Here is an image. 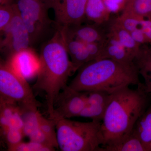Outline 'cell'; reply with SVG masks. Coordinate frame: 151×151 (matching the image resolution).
Returning <instances> with one entry per match:
<instances>
[{
  "instance_id": "cell-20",
  "label": "cell",
  "mask_w": 151,
  "mask_h": 151,
  "mask_svg": "<svg viewBox=\"0 0 151 151\" xmlns=\"http://www.w3.org/2000/svg\"><path fill=\"white\" fill-rule=\"evenodd\" d=\"M109 12L103 0H88L85 10L86 19L101 24L107 20Z\"/></svg>"
},
{
  "instance_id": "cell-15",
  "label": "cell",
  "mask_w": 151,
  "mask_h": 151,
  "mask_svg": "<svg viewBox=\"0 0 151 151\" xmlns=\"http://www.w3.org/2000/svg\"><path fill=\"white\" fill-rule=\"evenodd\" d=\"M106 31L107 35L119 41L134 59L141 45L134 40L130 32L119 25L115 19L108 23Z\"/></svg>"
},
{
  "instance_id": "cell-2",
  "label": "cell",
  "mask_w": 151,
  "mask_h": 151,
  "mask_svg": "<svg viewBox=\"0 0 151 151\" xmlns=\"http://www.w3.org/2000/svg\"><path fill=\"white\" fill-rule=\"evenodd\" d=\"M39 58L40 65L33 89L45 93L49 118L52 119L55 100L73 74L71 60L59 29L42 47Z\"/></svg>"
},
{
  "instance_id": "cell-9",
  "label": "cell",
  "mask_w": 151,
  "mask_h": 151,
  "mask_svg": "<svg viewBox=\"0 0 151 151\" xmlns=\"http://www.w3.org/2000/svg\"><path fill=\"white\" fill-rule=\"evenodd\" d=\"M86 92H79L65 86L58 96L52 119L56 122L62 119L79 117L86 105Z\"/></svg>"
},
{
  "instance_id": "cell-24",
  "label": "cell",
  "mask_w": 151,
  "mask_h": 151,
  "mask_svg": "<svg viewBox=\"0 0 151 151\" xmlns=\"http://www.w3.org/2000/svg\"><path fill=\"white\" fill-rule=\"evenodd\" d=\"M17 6L14 2L0 5V31L3 32L13 18Z\"/></svg>"
},
{
  "instance_id": "cell-11",
  "label": "cell",
  "mask_w": 151,
  "mask_h": 151,
  "mask_svg": "<svg viewBox=\"0 0 151 151\" xmlns=\"http://www.w3.org/2000/svg\"><path fill=\"white\" fill-rule=\"evenodd\" d=\"M86 92V106L79 117L102 122L113 93L100 90Z\"/></svg>"
},
{
  "instance_id": "cell-21",
  "label": "cell",
  "mask_w": 151,
  "mask_h": 151,
  "mask_svg": "<svg viewBox=\"0 0 151 151\" xmlns=\"http://www.w3.org/2000/svg\"><path fill=\"white\" fill-rule=\"evenodd\" d=\"M123 12L140 19L151 20V0H129Z\"/></svg>"
},
{
  "instance_id": "cell-1",
  "label": "cell",
  "mask_w": 151,
  "mask_h": 151,
  "mask_svg": "<svg viewBox=\"0 0 151 151\" xmlns=\"http://www.w3.org/2000/svg\"><path fill=\"white\" fill-rule=\"evenodd\" d=\"M151 103V94L143 83L135 89L127 86L112 93L101 123L102 146L114 145L128 137Z\"/></svg>"
},
{
  "instance_id": "cell-27",
  "label": "cell",
  "mask_w": 151,
  "mask_h": 151,
  "mask_svg": "<svg viewBox=\"0 0 151 151\" xmlns=\"http://www.w3.org/2000/svg\"><path fill=\"white\" fill-rule=\"evenodd\" d=\"M10 151H53L55 148L40 143L29 141L28 142H22L8 150Z\"/></svg>"
},
{
  "instance_id": "cell-30",
  "label": "cell",
  "mask_w": 151,
  "mask_h": 151,
  "mask_svg": "<svg viewBox=\"0 0 151 151\" xmlns=\"http://www.w3.org/2000/svg\"><path fill=\"white\" fill-rule=\"evenodd\" d=\"M139 27L145 34L148 43L151 44V20L143 19L141 22Z\"/></svg>"
},
{
  "instance_id": "cell-26",
  "label": "cell",
  "mask_w": 151,
  "mask_h": 151,
  "mask_svg": "<svg viewBox=\"0 0 151 151\" xmlns=\"http://www.w3.org/2000/svg\"><path fill=\"white\" fill-rule=\"evenodd\" d=\"M8 150L22 142L24 136L23 131L16 128H9L2 131Z\"/></svg>"
},
{
  "instance_id": "cell-4",
  "label": "cell",
  "mask_w": 151,
  "mask_h": 151,
  "mask_svg": "<svg viewBox=\"0 0 151 151\" xmlns=\"http://www.w3.org/2000/svg\"><path fill=\"white\" fill-rule=\"evenodd\" d=\"M101 123L60 119L56 122L58 148L62 151H100L104 143Z\"/></svg>"
},
{
  "instance_id": "cell-8",
  "label": "cell",
  "mask_w": 151,
  "mask_h": 151,
  "mask_svg": "<svg viewBox=\"0 0 151 151\" xmlns=\"http://www.w3.org/2000/svg\"><path fill=\"white\" fill-rule=\"evenodd\" d=\"M2 34L3 37L0 43L1 51L7 59L19 52L32 47L29 33L17 7L13 18Z\"/></svg>"
},
{
  "instance_id": "cell-31",
  "label": "cell",
  "mask_w": 151,
  "mask_h": 151,
  "mask_svg": "<svg viewBox=\"0 0 151 151\" xmlns=\"http://www.w3.org/2000/svg\"><path fill=\"white\" fill-rule=\"evenodd\" d=\"M128 1H129V0H126V1H127V2Z\"/></svg>"
},
{
  "instance_id": "cell-29",
  "label": "cell",
  "mask_w": 151,
  "mask_h": 151,
  "mask_svg": "<svg viewBox=\"0 0 151 151\" xmlns=\"http://www.w3.org/2000/svg\"><path fill=\"white\" fill-rule=\"evenodd\" d=\"M130 33L134 40L139 44L142 45L148 44L147 38L140 27L138 28Z\"/></svg>"
},
{
  "instance_id": "cell-5",
  "label": "cell",
  "mask_w": 151,
  "mask_h": 151,
  "mask_svg": "<svg viewBox=\"0 0 151 151\" xmlns=\"http://www.w3.org/2000/svg\"><path fill=\"white\" fill-rule=\"evenodd\" d=\"M0 102L18 105L22 110L37 109L40 106L26 79L6 62L0 65Z\"/></svg>"
},
{
  "instance_id": "cell-22",
  "label": "cell",
  "mask_w": 151,
  "mask_h": 151,
  "mask_svg": "<svg viewBox=\"0 0 151 151\" xmlns=\"http://www.w3.org/2000/svg\"><path fill=\"white\" fill-rule=\"evenodd\" d=\"M100 151H146V150L138 136L132 132L121 142L113 146H101Z\"/></svg>"
},
{
  "instance_id": "cell-6",
  "label": "cell",
  "mask_w": 151,
  "mask_h": 151,
  "mask_svg": "<svg viewBox=\"0 0 151 151\" xmlns=\"http://www.w3.org/2000/svg\"><path fill=\"white\" fill-rule=\"evenodd\" d=\"M12 2L29 33L31 46L43 39L52 28H56L54 21L50 18L49 9L42 0H13Z\"/></svg>"
},
{
  "instance_id": "cell-18",
  "label": "cell",
  "mask_w": 151,
  "mask_h": 151,
  "mask_svg": "<svg viewBox=\"0 0 151 151\" xmlns=\"http://www.w3.org/2000/svg\"><path fill=\"white\" fill-rule=\"evenodd\" d=\"M104 58H109L125 63L134 62V58L120 42L107 35L104 44Z\"/></svg>"
},
{
  "instance_id": "cell-10",
  "label": "cell",
  "mask_w": 151,
  "mask_h": 151,
  "mask_svg": "<svg viewBox=\"0 0 151 151\" xmlns=\"http://www.w3.org/2000/svg\"><path fill=\"white\" fill-rule=\"evenodd\" d=\"M6 62L15 72L26 80L37 75L40 65L39 56L32 47L17 52Z\"/></svg>"
},
{
  "instance_id": "cell-14",
  "label": "cell",
  "mask_w": 151,
  "mask_h": 151,
  "mask_svg": "<svg viewBox=\"0 0 151 151\" xmlns=\"http://www.w3.org/2000/svg\"><path fill=\"white\" fill-rule=\"evenodd\" d=\"M0 124L2 132L9 128L23 130L24 122L20 107L15 104L1 102H0Z\"/></svg>"
},
{
  "instance_id": "cell-25",
  "label": "cell",
  "mask_w": 151,
  "mask_h": 151,
  "mask_svg": "<svg viewBox=\"0 0 151 151\" xmlns=\"http://www.w3.org/2000/svg\"><path fill=\"white\" fill-rule=\"evenodd\" d=\"M143 19L129 14L122 12L119 17L115 19V20L124 29L131 32L139 27L141 22Z\"/></svg>"
},
{
  "instance_id": "cell-16",
  "label": "cell",
  "mask_w": 151,
  "mask_h": 151,
  "mask_svg": "<svg viewBox=\"0 0 151 151\" xmlns=\"http://www.w3.org/2000/svg\"><path fill=\"white\" fill-rule=\"evenodd\" d=\"M134 62L139 75L144 78V86L148 93L151 94V50L147 44L141 45Z\"/></svg>"
},
{
  "instance_id": "cell-12",
  "label": "cell",
  "mask_w": 151,
  "mask_h": 151,
  "mask_svg": "<svg viewBox=\"0 0 151 151\" xmlns=\"http://www.w3.org/2000/svg\"><path fill=\"white\" fill-rule=\"evenodd\" d=\"M100 24H82L73 27L61 29L68 35L81 41L85 43L103 42L107 39L106 29H103Z\"/></svg>"
},
{
  "instance_id": "cell-23",
  "label": "cell",
  "mask_w": 151,
  "mask_h": 151,
  "mask_svg": "<svg viewBox=\"0 0 151 151\" xmlns=\"http://www.w3.org/2000/svg\"><path fill=\"white\" fill-rule=\"evenodd\" d=\"M41 130L47 137L55 148H58L57 139L56 122L54 120L46 119L41 114L39 119Z\"/></svg>"
},
{
  "instance_id": "cell-32",
  "label": "cell",
  "mask_w": 151,
  "mask_h": 151,
  "mask_svg": "<svg viewBox=\"0 0 151 151\" xmlns=\"http://www.w3.org/2000/svg\"><path fill=\"white\" fill-rule=\"evenodd\" d=\"M150 47V49H151V47Z\"/></svg>"
},
{
  "instance_id": "cell-19",
  "label": "cell",
  "mask_w": 151,
  "mask_h": 151,
  "mask_svg": "<svg viewBox=\"0 0 151 151\" xmlns=\"http://www.w3.org/2000/svg\"><path fill=\"white\" fill-rule=\"evenodd\" d=\"M132 132L140 139L146 151H151V103L138 120Z\"/></svg>"
},
{
  "instance_id": "cell-13",
  "label": "cell",
  "mask_w": 151,
  "mask_h": 151,
  "mask_svg": "<svg viewBox=\"0 0 151 151\" xmlns=\"http://www.w3.org/2000/svg\"><path fill=\"white\" fill-rule=\"evenodd\" d=\"M62 34L64 44L69 55L74 73L86 63L91 61L86 44L68 35L63 30L59 29Z\"/></svg>"
},
{
  "instance_id": "cell-28",
  "label": "cell",
  "mask_w": 151,
  "mask_h": 151,
  "mask_svg": "<svg viewBox=\"0 0 151 151\" xmlns=\"http://www.w3.org/2000/svg\"><path fill=\"white\" fill-rule=\"evenodd\" d=\"M106 8L109 12H116L122 6L127 4L126 0H103ZM123 8V9H124Z\"/></svg>"
},
{
  "instance_id": "cell-17",
  "label": "cell",
  "mask_w": 151,
  "mask_h": 151,
  "mask_svg": "<svg viewBox=\"0 0 151 151\" xmlns=\"http://www.w3.org/2000/svg\"><path fill=\"white\" fill-rule=\"evenodd\" d=\"M24 122L23 131L24 136L30 141L39 142L44 136L40 127L39 119L41 114L37 109L22 110Z\"/></svg>"
},
{
  "instance_id": "cell-3",
  "label": "cell",
  "mask_w": 151,
  "mask_h": 151,
  "mask_svg": "<svg viewBox=\"0 0 151 151\" xmlns=\"http://www.w3.org/2000/svg\"><path fill=\"white\" fill-rule=\"evenodd\" d=\"M78 71L68 86L79 92L100 90L112 93L141 83L134 62L125 63L102 58L86 63Z\"/></svg>"
},
{
  "instance_id": "cell-7",
  "label": "cell",
  "mask_w": 151,
  "mask_h": 151,
  "mask_svg": "<svg viewBox=\"0 0 151 151\" xmlns=\"http://www.w3.org/2000/svg\"><path fill=\"white\" fill-rule=\"evenodd\" d=\"M48 9L54 12L57 29L82 24L86 19L85 10L88 0H42Z\"/></svg>"
}]
</instances>
